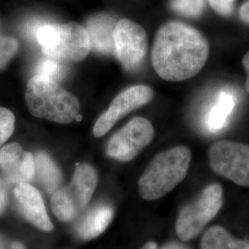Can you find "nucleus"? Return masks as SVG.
Returning a JSON list of instances; mask_svg holds the SVG:
<instances>
[{
	"mask_svg": "<svg viewBox=\"0 0 249 249\" xmlns=\"http://www.w3.org/2000/svg\"><path fill=\"white\" fill-rule=\"evenodd\" d=\"M209 45L204 36L187 24L171 21L158 31L152 48V65L161 79L182 81L204 67Z\"/></svg>",
	"mask_w": 249,
	"mask_h": 249,
	"instance_id": "obj_1",
	"label": "nucleus"
},
{
	"mask_svg": "<svg viewBox=\"0 0 249 249\" xmlns=\"http://www.w3.org/2000/svg\"><path fill=\"white\" fill-rule=\"evenodd\" d=\"M25 100L30 113L59 124H69L80 114V103L57 82L35 75L27 84Z\"/></svg>",
	"mask_w": 249,
	"mask_h": 249,
	"instance_id": "obj_2",
	"label": "nucleus"
},
{
	"mask_svg": "<svg viewBox=\"0 0 249 249\" xmlns=\"http://www.w3.org/2000/svg\"><path fill=\"white\" fill-rule=\"evenodd\" d=\"M190 160L191 153L185 146L157 154L140 178L141 196L146 200H154L168 194L186 178Z\"/></svg>",
	"mask_w": 249,
	"mask_h": 249,
	"instance_id": "obj_3",
	"label": "nucleus"
},
{
	"mask_svg": "<svg viewBox=\"0 0 249 249\" xmlns=\"http://www.w3.org/2000/svg\"><path fill=\"white\" fill-rule=\"evenodd\" d=\"M36 39L46 56L61 62L81 61L90 50L89 35L86 29L76 22L44 23L37 31Z\"/></svg>",
	"mask_w": 249,
	"mask_h": 249,
	"instance_id": "obj_4",
	"label": "nucleus"
},
{
	"mask_svg": "<svg viewBox=\"0 0 249 249\" xmlns=\"http://www.w3.org/2000/svg\"><path fill=\"white\" fill-rule=\"evenodd\" d=\"M97 181V173L91 165H78L71 182L52 194L51 209L54 215L63 222L74 220L89 204Z\"/></svg>",
	"mask_w": 249,
	"mask_h": 249,
	"instance_id": "obj_5",
	"label": "nucleus"
},
{
	"mask_svg": "<svg viewBox=\"0 0 249 249\" xmlns=\"http://www.w3.org/2000/svg\"><path fill=\"white\" fill-rule=\"evenodd\" d=\"M223 205V189L219 185L206 187L200 196L184 207L178 215L176 230L182 241L195 238L219 213Z\"/></svg>",
	"mask_w": 249,
	"mask_h": 249,
	"instance_id": "obj_6",
	"label": "nucleus"
},
{
	"mask_svg": "<svg viewBox=\"0 0 249 249\" xmlns=\"http://www.w3.org/2000/svg\"><path fill=\"white\" fill-rule=\"evenodd\" d=\"M209 157L215 173L239 186L249 187V145L231 142L214 143Z\"/></svg>",
	"mask_w": 249,
	"mask_h": 249,
	"instance_id": "obj_7",
	"label": "nucleus"
},
{
	"mask_svg": "<svg viewBox=\"0 0 249 249\" xmlns=\"http://www.w3.org/2000/svg\"><path fill=\"white\" fill-rule=\"evenodd\" d=\"M153 136L151 122L143 117H135L110 139L107 155L120 161L132 160L151 143Z\"/></svg>",
	"mask_w": 249,
	"mask_h": 249,
	"instance_id": "obj_8",
	"label": "nucleus"
},
{
	"mask_svg": "<svg viewBox=\"0 0 249 249\" xmlns=\"http://www.w3.org/2000/svg\"><path fill=\"white\" fill-rule=\"evenodd\" d=\"M147 36L142 27L122 18L114 30V52L125 70L133 71L142 63L147 52Z\"/></svg>",
	"mask_w": 249,
	"mask_h": 249,
	"instance_id": "obj_9",
	"label": "nucleus"
},
{
	"mask_svg": "<svg viewBox=\"0 0 249 249\" xmlns=\"http://www.w3.org/2000/svg\"><path fill=\"white\" fill-rule=\"evenodd\" d=\"M152 96V89L144 85L133 86L119 93L107 111L97 119L93 126L94 137H103L121 117L149 103Z\"/></svg>",
	"mask_w": 249,
	"mask_h": 249,
	"instance_id": "obj_10",
	"label": "nucleus"
},
{
	"mask_svg": "<svg viewBox=\"0 0 249 249\" xmlns=\"http://www.w3.org/2000/svg\"><path fill=\"white\" fill-rule=\"evenodd\" d=\"M0 169L10 184L30 183L36 178L35 156L18 143H9L0 148Z\"/></svg>",
	"mask_w": 249,
	"mask_h": 249,
	"instance_id": "obj_11",
	"label": "nucleus"
},
{
	"mask_svg": "<svg viewBox=\"0 0 249 249\" xmlns=\"http://www.w3.org/2000/svg\"><path fill=\"white\" fill-rule=\"evenodd\" d=\"M13 193L20 213L28 222L42 231L53 230V223L46 212L44 199L36 187L30 183H21L15 186Z\"/></svg>",
	"mask_w": 249,
	"mask_h": 249,
	"instance_id": "obj_12",
	"label": "nucleus"
},
{
	"mask_svg": "<svg viewBox=\"0 0 249 249\" xmlns=\"http://www.w3.org/2000/svg\"><path fill=\"white\" fill-rule=\"evenodd\" d=\"M114 217V210L109 204L98 203L91 207L82 216L76 226L78 236L83 240H90L107 230Z\"/></svg>",
	"mask_w": 249,
	"mask_h": 249,
	"instance_id": "obj_13",
	"label": "nucleus"
},
{
	"mask_svg": "<svg viewBox=\"0 0 249 249\" xmlns=\"http://www.w3.org/2000/svg\"><path fill=\"white\" fill-rule=\"evenodd\" d=\"M115 18L107 14H98L89 18L86 31L89 37L90 49L102 53L114 52Z\"/></svg>",
	"mask_w": 249,
	"mask_h": 249,
	"instance_id": "obj_14",
	"label": "nucleus"
},
{
	"mask_svg": "<svg viewBox=\"0 0 249 249\" xmlns=\"http://www.w3.org/2000/svg\"><path fill=\"white\" fill-rule=\"evenodd\" d=\"M235 107V97L231 90H222L205 118L208 131L216 133L222 130L227 123Z\"/></svg>",
	"mask_w": 249,
	"mask_h": 249,
	"instance_id": "obj_15",
	"label": "nucleus"
},
{
	"mask_svg": "<svg viewBox=\"0 0 249 249\" xmlns=\"http://www.w3.org/2000/svg\"><path fill=\"white\" fill-rule=\"evenodd\" d=\"M36 177L47 194H53L62 182V175L51 157L45 152H38L35 157Z\"/></svg>",
	"mask_w": 249,
	"mask_h": 249,
	"instance_id": "obj_16",
	"label": "nucleus"
},
{
	"mask_svg": "<svg viewBox=\"0 0 249 249\" xmlns=\"http://www.w3.org/2000/svg\"><path fill=\"white\" fill-rule=\"evenodd\" d=\"M201 249H249V243L232 237L221 226H214L205 232Z\"/></svg>",
	"mask_w": 249,
	"mask_h": 249,
	"instance_id": "obj_17",
	"label": "nucleus"
},
{
	"mask_svg": "<svg viewBox=\"0 0 249 249\" xmlns=\"http://www.w3.org/2000/svg\"><path fill=\"white\" fill-rule=\"evenodd\" d=\"M66 74V69L62 63L57 59L50 56H45L42 58L36 65L35 75H38L49 80L57 82L62 80Z\"/></svg>",
	"mask_w": 249,
	"mask_h": 249,
	"instance_id": "obj_18",
	"label": "nucleus"
},
{
	"mask_svg": "<svg viewBox=\"0 0 249 249\" xmlns=\"http://www.w3.org/2000/svg\"><path fill=\"white\" fill-rule=\"evenodd\" d=\"M205 7V0H173L171 8L181 15L187 17H198Z\"/></svg>",
	"mask_w": 249,
	"mask_h": 249,
	"instance_id": "obj_19",
	"label": "nucleus"
},
{
	"mask_svg": "<svg viewBox=\"0 0 249 249\" xmlns=\"http://www.w3.org/2000/svg\"><path fill=\"white\" fill-rule=\"evenodd\" d=\"M15 128V116L4 107H0V148L13 134Z\"/></svg>",
	"mask_w": 249,
	"mask_h": 249,
	"instance_id": "obj_20",
	"label": "nucleus"
},
{
	"mask_svg": "<svg viewBox=\"0 0 249 249\" xmlns=\"http://www.w3.org/2000/svg\"><path fill=\"white\" fill-rule=\"evenodd\" d=\"M18 41L12 37L0 36V70L18 52Z\"/></svg>",
	"mask_w": 249,
	"mask_h": 249,
	"instance_id": "obj_21",
	"label": "nucleus"
},
{
	"mask_svg": "<svg viewBox=\"0 0 249 249\" xmlns=\"http://www.w3.org/2000/svg\"><path fill=\"white\" fill-rule=\"evenodd\" d=\"M235 0H210L212 8L223 16H229L233 10Z\"/></svg>",
	"mask_w": 249,
	"mask_h": 249,
	"instance_id": "obj_22",
	"label": "nucleus"
},
{
	"mask_svg": "<svg viewBox=\"0 0 249 249\" xmlns=\"http://www.w3.org/2000/svg\"><path fill=\"white\" fill-rule=\"evenodd\" d=\"M0 249H26L25 246L18 241L10 240L0 234Z\"/></svg>",
	"mask_w": 249,
	"mask_h": 249,
	"instance_id": "obj_23",
	"label": "nucleus"
},
{
	"mask_svg": "<svg viewBox=\"0 0 249 249\" xmlns=\"http://www.w3.org/2000/svg\"><path fill=\"white\" fill-rule=\"evenodd\" d=\"M8 204V191L5 182L0 178V214L2 213Z\"/></svg>",
	"mask_w": 249,
	"mask_h": 249,
	"instance_id": "obj_24",
	"label": "nucleus"
},
{
	"mask_svg": "<svg viewBox=\"0 0 249 249\" xmlns=\"http://www.w3.org/2000/svg\"><path fill=\"white\" fill-rule=\"evenodd\" d=\"M43 24H44V22L42 20H33L32 22H30L27 25V35L30 36L31 38H35V37L36 38L37 31Z\"/></svg>",
	"mask_w": 249,
	"mask_h": 249,
	"instance_id": "obj_25",
	"label": "nucleus"
},
{
	"mask_svg": "<svg viewBox=\"0 0 249 249\" xmlns=\"http://www.w3.org/2000/svg\"><path fill=\"white\" fill-rule=\"evenodd\" d=\"M240 18L244 22L249 23V0H248L242 7H241Z\"/></svg>",
	"mask_w": 249,
	"mask_h": 249,
	"instance_id": "obj_26",
	"label": "nucleus"
},
{
	"mask_svg": "<svg viewBox=\"0 0 249 249\" xmlns=\"http://www.w3.org/2000/svg\"><path fill=\"white\" fill-rule=\"evenodd\" d=\"M243 66H244L246 71L248 73V78H247V81H246V89L249 93V52L246 53V55L244 56Z\"/></svg>",
	"mask_w": 249,
	"mask_h": 249,
	"instance_id": "obj_27",
	"label": "nucleus"
},
{
	"mask_svg": "<svg viewBox=\"0 0 249 249\" xmlns=\"http://www.w3.org/2000/svg\"><path fill=\"white\" fill-rule=\"evenodd\" d=\"M161 249H188L187 247L178 244V243H169L167 245H165Z\"/></svg>",
	"mask_w": 249,
	"mask_h": 249,
	"instance_id": "obj_28",
	"label": "nucleus"
},
{
	"mask_svg": "<svg viewBox=\"0 0 249 249\" xmlns=\"http://www.w3.org/2000/svg\"><path fill=\"white\" fill-rule=\"evenodd\" d=\"M142 249H158V247L154 242H149Z\"/></svg>",
	"mask_w": 249,
	"mask_h": 249,
	"instance_id": "obj_29",
	"label": "nucleus"
}]
</instances>
